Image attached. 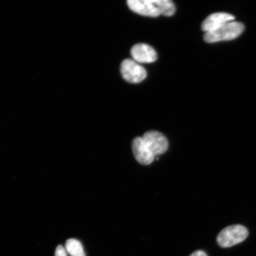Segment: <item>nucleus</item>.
Masks as SVG:
<instances>
[{"label": "nucleus", "instance_id": "obj_3", "mask_svg": "<svg viewBox=\"0 0 256 256\" xmlns=\"http://www.w3.org/2000/svg\"><path fill=\"white\" fill-rule=\"evenodd\" d=\"M248 235V230L245 226L241 225L231 226L226 227L220 232L216 241L222 248H230L244 241Z\"/></svg>", "mask_w": 256, "mask_h": 256}, {"label": "nucleus", "instance_id": "obj_2", "mask_svg": "<svg viewBox=\"0 0 256 256\" xmlns=\"http://www.w3.org/2000/svg\"><path fill=\"white\" fill-rule=\"evenodd\" d=\"M244 30V26L242 24L234 21L216 30L206 33L204 36V40L208 43L232 40L240 36Z\"/></svg>", "mask_w": 256, "mask_h": 256}, {"label": "nucleus", "instance_id": "obj_11", "mask_svg": "<svg viewBox=\"0 0 256 256\" xmlns=\"http://www.w3.org/2000/svg\"><path fill=\"white\" fill-rule=\"evenodd\" d=\"M190 256H208L206 254V252L202 251V250H198L196 252H194Z\"/></svg>", "mask_w": 256, "mask_h": 256}, {"label": "nucleus", "instance_id": "obj_4", "mask_svg": "<svg viewBox=\"0 0 256 256\" xmlns=\"http://www.w3.org/2000/svg\"><path fill=\"white\" fill-rule=\"evenodd\" d=\"M120 72L123 78L131 83L142 82L146 76L145 68L135 60L130 59L124 60L122 62Z\"/></svg>", "mask_w": 256, "mask_h": 256}, {"label": "nucleus", "instance_id": "obj_5", "mask_svg": "<svg viewBox=\"0 0 256 256\" xmlns=\"http://www.w3.org/2000/svg\"><path fill=\"white\" fill-rule=\"evenodd\" d=\"M142 138L154 156L162 154L168 150V140L158 131H148L144 134Z\"/></svg>", "mask_w": 256, "mask_h": 256}, {"label": "nucleus", "instance_id": "obj_9", "mask_svg": "<svg viewBox=\"0 0 256 256\" xmlns=\"http://www.w3.org/2000/svg\"><path fill=\"white\" fill-rule=\"evenodd\" d=\"M65 248L70 256H86L82 245L78 240L71 238L67 240Z\"/></svg>", "mask_w": 256, "mask_h": 256}, {"label": "nucleus", "instance_id": "obj_7", "mask_svg": "<svg viewBox=\"0 0 256 256\" xmlns=\"http://www.w3.org/2000/svg\"><path fill=\"white\" fill-rule=\"evenodd\" d=\"M235 20L234 16L226 12H216L208 16L203 22L201 28L203 31L210 32L218 30L230 22Z\"/></svg>", "mask_w": 256, "mask_h": 256}, {"label": "nucleus", "instance_id": "obj_8", "mask_svg": "<svg viewBox=\"0 0 256 256\" xmlns=\"http://www.w3.org/2000/svg\"><path fill=\"white\" fill-rule=\"evenodd\" d=\"M130 54L136 62L152 63L158 59L156 50L145 44H138L134 46L131 49Z\"/></svg>", "mask_w": 256, "mask_h": 256}, {"label": "nucleus", "instance_id": "obj_10", "mask_svg": "<svg viewBox=\"0 0 256 256\" xmlns=\"http://www.w3.org/2000/svg\"><path fill=\"white\" fill-rule=\"evenodd\" d=\"M65 248L62 246H58L56 248L55 256H68Z\"/></svg>", "mask_w": 256, "mask_h": 256}, {"label": "nucleus", "instance_id": "obj_6", "mask_svg": "<svg viewBox=\"0 0 256 256\" xmlns=\"http://www.w3.org/2000/svg\"><path fill=\"white\" fill-rule=\"evenodd\" d=\"M132 148L134 156L140 164L149 165L154 160V155L146 146L142 137H136L133 140Z\"/></svg>", "mask_w": 256, "mask_h": 256}, {"label": "nucleus", "instance_id": "obj_1", "mask_svg": "<svg viewBox=\"0 0 256 256\" xmlns=\"http://www.w3.org/2000/svg\"><path fill=\"white\" fill-rule=\"evenodd\" d=\"M127 3L131 10L148 17L171 16L176 11L174 3L170 0H129Z\"/></svg>", "mask_w": 256, "mask_h": 256}]
</instances>
